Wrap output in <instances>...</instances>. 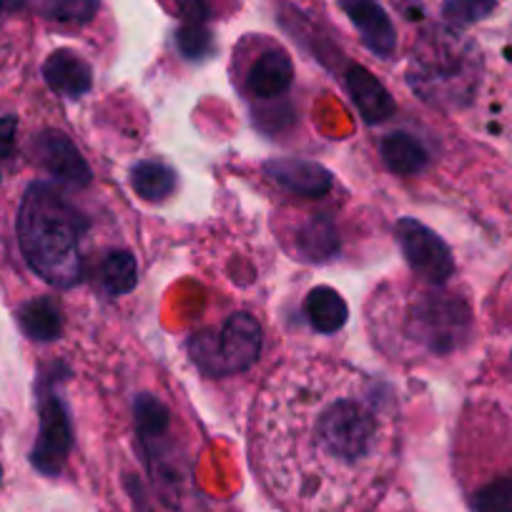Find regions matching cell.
I'll return each instance as SVG.
<instances>
[{
  "label": "cell",
  "mask_w": 512,
  "mask_h": 512,
  "mask_svg": "<svg viewBox=\"0 0 512 512\" xmlns=\"http://www.w3.org/2000/svg\"><path fill=\"white\" fill-rule=\"evenodd\" d=\"M397 445L395 392L332 359L284 364L254 405V472L287 512H364Z\"/></svg>",
  "instance_id": "6da1fadb"
},
{
  "label": "cell",
  "mask_w": 512,
  "mask_h": 512,
  "mask_svg": "<svg viewBox=\"0 0 512 512\" xmlns=\"http://www.w3.org/2000/svg\"><path fill=\"white\" fill-rule=\"evenodd\" d=\"M374 344L400 362L450 357L472 334V309L465 297L432 284L374 292L369 312Z\"/></svg>",
  "instance_id": "7a4b0ae2"
},
{
  "label": "cell",
  "mask_w": 512,
  "mask_h": 512,
  "mask_svg": "<svg viewBox=\"0 0 512 512\" xmlns=\"http://www.w3.org/2000/svg\"><path fill=\"white\" fill-rule=\"evenodd\" d=\"M83 221L48 181L28 186L18 211V241L28 267L56 289H71L83 277Z\"/></svg>",
  "instance_id": "3957f363"
},
{
  "label": "cell",
  "mask_w": 512,
  "mask_h": 512,
  "mask_svg": "<svg viewBox=\"0 0 512 512\" xmlns=\"http://www.w3.org/2000/svg\"><path fill=\"white\" fill-rule=\"evenodd\" d=\"M410 88L430 103H460V96L472 91V66L465 53L457 51L455 43H435L430 51L415 53L410 68Z\"/></svg>",
  "instance_id": "277c9868"
},
{
  "label": "cell",
  "mask_w": 512,
  "mask_h": 512,
  "mask_svg": "<svg viewBox=\"0 0 512 512\" xmlns=\"http://www.w3.org/2000/svg\"><path fill=\"white\" fill-rule=\"evenodd\" d=\"M259 352H262V327L246 312L229 317L216 337L199 334L194 339V359L209 374L244 372L256 362Z\"/></svg>",
  "instance_id": "5b68a950"
},
{
  "label": "cell",
  "mask_w": 512,
  "mask_h": 512,
  "mask_svg": "<svg viewBox=\"0 0 512 512\" xmlns=\"http://www.w3.org/2000/svg\"><path fill=\"white\" fill-rule=\"evenodd\" d=\"M395 236L405 254V262L410 264L417 279L432 284V287H442L445 282H450V277L455 274V259H452L450 246L435 231L427 229L417 219L405 216L397 221Z\"/></svg>",
  "instance_id": "8992f818"
},
{
  "label": "cell",
  "mask_w": 512,
  "mask_h": 512,
  "mask_svg": "<svg viewBox=\"0 0 512 512\" xmlns=\"http://www.w3.org/2000/svg\"><path fill=\"white\" fill-rule=\"evenodd\" d=\"M71 422H68L66 410L56 397H48L41 405V432L33 447V465L43 475H58L66 465V457L71 452Z\"/></svg>",
  "instance_id": "52a82bcc"
},
{
  "label": "cell",
  "mask_w": 512,
  "mask_h": 512,
  "mask_svg": "<svg viewBox=\"0 0 512 512\" xmlns=\"http://www.w3.org/2000/svg\"><path fill=\"white\" fill-rule=\"evenodd\" d=\"M339 8L347 13L369 51L382 58H390L395 53L397 31L377 0H339Z\"/></svg>",
  "instance_id": "ba28073f"
},
{
  "label": "cell",
  "mask_w": 512,
  "mask_h": 512,
  "mask_svg": "<svg viewBox=\"0 0 512 512\" xmlns=\"http://www.w3.org/2000/svg\"><path fill=\"white\" fill-rule=\"evenodd\" d=\"M36 154L41 164L51 171L56 179L66 181L71 186H88L91 184V169H88L86 159L81 151L73 146L68 136L61 131H46L38 136L36 141Z\"/></svg>",
  "instance_id": "9c48e42d"
},
{
  "label": "cell",
  "mask_w": 512,
  "mask_h": 512,
  "mask_svg": "<svg viewBox=\"0 0 512 512\" xmlns=\"http://www.w3.org/2000/svg\"><path fill=\"white\" fill-rule=\"evenodd\" d=\"M264 174L279 189L297 196H324L332 189V174L317 161L274 159L264 164Z\"/></svg>",
  "instance_id": "30bf717a"
},
{
  "label": "cell",
  "mask_w": 512,
  "mask_h": 512,
  "mask_svg": "<svg viewBox=\"0 0 512 512\" xmlns=\"http://www.w3.org/2000/svg\"><path fill=\"white\" fill-rule=\"evenodd\" d=\"M292 81L294 63L289 53L282 48H269L251 63L249 73H246V91L262 101H272V98L284 96L292 88Z\"/></svg>",
  "instance_id": "8fae6325"
},
{
  "label": "cell",
  "mask_w": 512,
  "mask_h": 512,
  "mask_svg": "<svg viewBox=\"0 0 512 512\" xmlns=\"http://www.w3.org/2000/svg\"><path fill=\"white\" fill-rule=\"evenodd\" d=\"M43 78H46L51 91L68 98L83 96L93 86L91 66L78 53L66 51V48L48 56V61L43 63Z\"/></svg>",
  "instance_id": "7c38bea8"
},
{
  "label": "cell",
  "mask_w": 512,
  "mask_h": 512,
  "mask_svg": "<svg viewBox=\"0 0 512 512\" xmlns=\"http://www.w3.org/2000/svg\"><path fill=\"white\" fill-rule=\"evenodd\" d=\"M347 88L352 93V101L357 106V111L362 113L367 123L384 121L387 116H392L395 111V101L387 91H384L382 83L362 66H352L347 71Z\"/></svg>",
  "instance_id": "4fadbf2b"
},
{
  "label": "cell",
  "mask_w": 512,
  "mask_h": 512,
  "mask_svg": "<svg viewBox=\"0 0 512 512\" xmlns=\"http://www.w3.org/2000/svg\"><path fill=\"white\" fill-rule=\"evenodd\" d=\"M379 151H382V161L387 164V169L400 176L420 174L427 161H430V154L422 146V141L415 139L412 134H405V131L384 136Z\"/></svg>",
  "instance_id": "5bb4252c"
},
{
  "label": "cell",
  "mask_w": 512,
  "mask_h": 512,
  "mask_svg": "<svg viewBox=\"0 0 512 512\" xmlns=\"http://www.w3.org/2000/svg\"><path fill=\"white\" fill-rule=\"evenodd\" d=\"M304 314H307V322L312 324L317 332L334 334L347 324L349 309L337 289L317 287L307 294V299H304Z\"/></svg>",
  "instance_id": "9a60e30c"
},
{
  "label": "cell",
  "mask_w": 512,
  "mask_h": 512,
  "mask_svg": "<svg viewBox=\"0 0 512 512\" xmlns=\"http://www.w3.org/2000/svg\"><path fill=\"white\" fill-rule=\"evenodd\" d=\"M18 324L23 332L36 342H51L63 332V317L58 304L51 297H38L18 309Z\"/></svg>",
  "instance_id": "2e32d148"
},
{
  "label": "cell",
  "mask_w": 512,
  "mask_h": 512,
  "mask_svg": "<svg viewBox=\"0 0 512 512\" xmlns=\"http://www.w3.org/2000/svg\"><path fill=\"white\" fill-rule=\"evenodd\" d=\"M131 186L146 201H164L176 189V171L161 161H141L131 171Z\"/></svg>",
  "instance_id": "e0dca14e"
},
{
  "label": "cell",
  "mask_w": 512,
  "mask_h": 512,
  "mask_svg": "<svg viewBox=\"0 0 512 512\" xmlns=\"http://www.w3.org/2000/svg\"><path fill=\"white\" fill-rule=\"evenodd\" d=\"M98 274H101L103 289L111 297H121L139 282V264H136V256L128 251H111L98 267Z\"/></svg>",
  "instance_id": "ac0fdd59"
},
{
  "label": "cell",
  "mask_w": 512,
  "mask_h": 512,
  "mask_svg": "<svg viewBox=\"0 0 512 512\" xmlns=\"http://www.w3.org/2000/svg\"><path fill=\"white\" fill-rule=\"evenodd\" d=\"M472 512H512V475H497L482 482L470 495Z\"/></svg>",
  "instance_id": "d6986e66"
},
{
  "label": "cell",
  "mask_w": 512,
  "mask_h": 512,
  "mask_svg": "<svg viewBox=\"0 0 512 512\" xmlns=\"http://www.w3.org/2000/svg\"><path fill=\"white\" fill-rule=\"evenodd\" d=\"M101 0H41L43 16L66 26H86L98 13Z\"/></svg>",
  "instance_id": "ffe728a7"
},
{
  "label": "cell",
  "mask_w": 512,
  "mask_h": 512,
  "mask_svg": "<svg viewBox=\"0 0 512 512\" xmlns=\"http://www.w3.org/2000/svg\"><path fill=\"white\" fill-rule=\"evenodd\" d=\"M497 0H445L442 16L450 26L465 28L477 21H485L495 11Z\"/></svg>",
  "instance_id": "44dd1931"
},
{
  "label": "cell",
  "mask_w": 512,
  "mask_h": 512,
  "mask_svg": "<svg viewBox=\"0 0 512 512\" xmlns=\"http://www.w3.org/2000/svg\"><path fill=\"white\" fill-rule=\"evenodd\" d=\"M176 43H179L181 56L191 58V61H201L214 51V38L204 23H184L181 31L176 33Z\"/></svg>",
  "instance_id": "7402d4cb"
},
{
  "label": "cell",
  "mask_w": 512,
  "mask_h": 512,
  "mask_svg": "<svg viewBox=\"0 0 512 512\" xmlns=\"http://www.w3.org/2000/svg\"><path fill=\"white\" fill-rule=\"evenodd\" d=\"M221 0H176L179 13L186 23H206L216 16Z\"/></svg>",
  "instance_id": "603a6c76"
},
{
  "label": "cell",
  "mask_w": 512,
  "mask_h": 512,
  "mask_svg": "<svg viewBox=\"0 0 512 512\" xmlns=\"http://www.w3.org/2000/svg\"><path fill=\"white\" fill-rule=\"evenodd\" d=\"M13 139H16V118H0V161L13 154Z\"/></svg>",
  "instance_id": "cb8c5ba5"
},
{
  "label": "cell",
  "mask_w": 512,
  "mask_h": 512,
  "mask_svg": "<svg viewBox=\"0 0 512 512\" xmlns=\"http://www.w3.org/2000/svg\"><path fill=\"white\" fill-rule=\"evenodd\" d=\"M0 482H3V467H0Z\"/></svg>",
  "instance_id": "d4e9b609"
},
{
  "label": "cell",
  "mask_w": 512,
  "mask_h": 512,
  "mask_svg": "<svg viewBox=\"0 0 512 512\" xmlns=\"http://www.w3.org/2000/svg\"><path fill=\"white\" fill-rule=\"evenodd\" d=\"M0 8H3V0H0Z\"/></svg>",
  "instance_id": "484cf974"
}]
</instances>
